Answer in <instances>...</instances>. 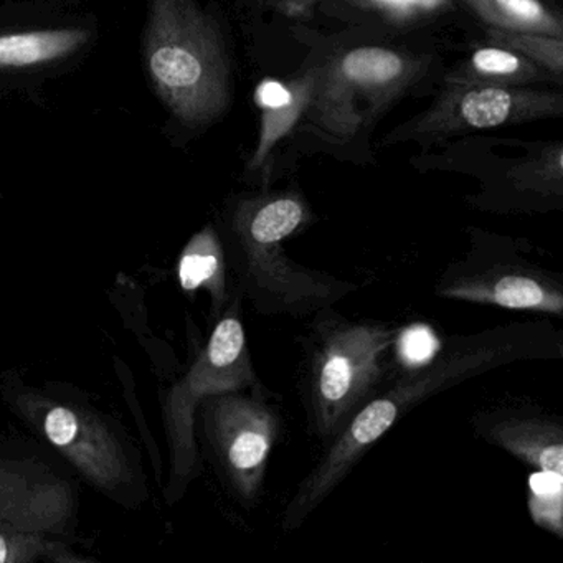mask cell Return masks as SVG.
Segmentation results:
<instances>
[{"label": "cell", "instance_id": "3", "mask_svg": "<svg viewBox=\"0 0 563 563\" xmlns=\"http://www.w3.org/2000/svg\"><path fill=\"white\" fill-rule=\"evenodd\" d=\"M80 479L34 434L0 437V563H93Z\"/></svg>", "mask_w": 563, "mask_h": 563}, {"label": "cell", "instance_id": "16", "mask_svg": "<svg viewBox=\"0 0 563 563\" xmlns=\"http://www.w3.org/2000/svg\"><path fill=\"white\" fill-rule=\"evenodd\" d=\"M549 77H552V74L529 58L490 45L473 52L471 57L450 75L448 84L517 88L520 85L547 80Z\"/></svg>", "mask_w": 563, "mask_h": 563}, {"label": "cell", "instance_id": "13", "mask_svg": "<svg viewBox=\"0 0 563 563\" xmlns=\"http://www.w3.org/2000/svg\"><path fill=\"white\" fill-rule=\"evenodd\" d=\"M476 430L536 471L563 476V424L556 418L522 411H494L474 420Z\"/></svg>", "mask_w": 563, "mask_h": 563}, {"label": "cell", "instance_id": "20", "mask_svg": "<svg viewBox=\"0 0 563 563\" xmlns=\"http://www.w3.org/2000/svg\"><path fill=\"white\" fill-rule=\"evenodd\" d=\"M440 349L433 329L424 324H413L400 329L395 351L401 367L417 368L433 361Z\"/></svg>", "mask_w": 563, "mask_h": 563}, {"label": "cell", "instance_id": "17", "mask_svg": "<svg viewBox=\"0 0 563 563\" xmlns=\"http://www.w3.org/2000/svg\"><path fill=\"white\" fill-rule=\"evenodd\" d=\"M489 29L563 38L562 19L540 0H464Z\"/></svg>", "mask_w": 563, "mask_h": 563}, {"label": "cell", "instance_id": "9", "mask_svg": "<svg viewBox=\"0 0 563 563\" xmlns=\"http://www.w3.org/2000/svg\"><path fill=\"white\" fill-rule=\"evenodd\" d=\"M418 74V64L382 47H361L322 68L311 108L335 136H351Z\"/></svg>", "mask_w": 563, "mask_h": 563}, {"label": "cell", "instance_id": "5", "mask_svg": "<svg viewBox=\"0 0 563 563\" xmlns=\"http://www.w3.org/2000/svg\"><path fill=\"white\" fill-rule=\"evenodd\" d=\"M144 64L157 97L179 123L206 126L229 108V55L219 25L197 0H150Z\"/></svg>", "mask_w": 563, "mask_h": 563}, {"label": "cell", "instance_id": "21", "mask_svg": "<svg viewBox=\"0 0 563 563\" xmlns=\"http://www.w3.org/2000/svg\"><path fill=\"white\" fill-rule=\"evenodd\" d=\"M318 2L319 0H276V8L286 15L298 18V15L308 14Z\"/></svg>", "mask_w": 563, "mask_h": 563}, {"label": "cell", "instance_id": "14", "mask_svg": "<svg viewBox=\"0 0 563 563\" xmlns=\"http://www.w3.org/2000/svg\"><path fill=\"white\" fill-rule=\"evenodd\" d=\"M321 70L322 68H311L286 85L275 80H266L260 85L256 103L262 111V118L258 143L250 159V169H256L265 163L276 144L288 136L301 114L311 107Z\"/></svg>", "mask_w": 563, "mask_h": 563}, {"label": "cell", "instance_id": "6", "mask_svg": "<svg viewBox=\"0 0 563 563\" xmlns=\"http://www.w3.org/2000/svg\"><path fill=\"white\" fill-rule=\"evenodd\" d=\"M306 220L305 202L291 194L245 200L233 212L232 265L260 314L321 311L355 289L351 283L311 272L286 255L283 242L298 232Z\"/></svg>", "mask_w": 563, "mask_h": 563}, {"label": "cell", "instance_id": "15", "mask_svg": "<svg viewBox=\"0 0 563 563\" xmlns=\"http://www.w3.org/2000/svg\"><path fill=\"white\" fill-rule=\"evenodd\" d=\"M227 249L216 227L206 225L184 246L177 262V279L184 292H209L213 318L219 319L230 302L227 283Z\"/></svg>", "mask_w": 563, "mask_h": 563}, {"label": "cell", "instance_id": "7", "mask_svg": "<svg viewBox=\"0 0 563 563\" xmlns=\"http://www.w3.org/2000/svg\"><path fill=\"white\" fill-rule=\"evenodd\" d=\"M240 292H236L217 319L212 334L197 352L186 374L164 391L161 413L169 454V473L163 496L169 506L179 503L190 484L202 474V457L197 441L200 404L212 395L249 390L260 385L240 319Z\"/></svg>", "mask_w": 563, "mask_h": 563}, {"label": "cell", "instance_id": "8", "mask_svg": "<svg viewBox=\"0 0 563 563\" xmlns=\"http://www.w3.org/2000/svg\"><path fill=\"white\" fill-rule=\"evenodd\" d=\"M245 391L206 398L197 418L210 460L246 506L262 496L266 464L278 437V417L255 394Z\"/></svg>", "mask_w": 563, "mask_h": 563}, {"label": "cell", "instance_id": "1", "mask_svg": "<svg viewBox=\"0 0 563 563\" xmlns=\"http://www.w3.org/2000/svg\"><path fill=\"white\" fill-rule=\"evenodd\" d=\"M543 324H510L489 329L466 338L448 339L433 361L417 368H407L388 390H382L365 404L334 438L331 448L309 476L299 484L298 493L286 506L283 526L298 529L306 517L324 503L325 497L345 479L362 456L415 405L451 385L499 365L520 358L539 357L560 344L553 332L542 334Z\"/></svg>", "mask_w": 563, "mask_h": 563}, {"label": "cell", "instance_id": "19", "mask_svg": "<svg viewBox=\"0 0 563 563\" xmlns=\"http://www.w3.org/2000/svg\"><path fill=\"white\" fill-rule=\"evenodd\" d=\"M530 517L536 526L549 530L553 536L563 537V476L562 474L537 471L529 481Z\"/></svg>", "mask_w": 563, "mask_h": 563}, {"label": "cell", "instance_id": "11", "mask_svg": "<svg viewBox=\"0 0 563 563\" xmlns=\"http://www.w3.org/2000/svg\"><path fill=\"white\" fill-rule=\"evenodd\" d=\"M438 295L456 301L499 306L512 311H563V286L559 276L542 272L519 258L487 260L457 266L438 285Z\"/></svg>", "mask_w": 563, "mask_h": 563}, {"label": "cell", "instance_id": "12", "mask_svg": "<svg viewBox=\"0 0 563 563\" xmlns=\"http://www.w3.org/2000/svg\"><path fill=\"white\" fill-rule=\"evenodd\" d=\"M93 25L81 22L24 25L0 18V81H21L64 67L87 52L95 41Z\"/></svg>", "mask_w": 563, "mask_h": 563}, {"label": "cell", "instance_id": "4", "mask_svg": "<svg viewBox=\"0 0 563 563\" xmlns=\"http://www.w3.org/2000/svg\"><path fill=\"white\" fill-rule=\"evenodd\" d=\"M318 312L306 338L301 397L311 433L334 440L395 374L401 328L351 321L329 308Z\"/></svg>", "mask_w": 563, "mask_h": 563}, {"label": "cell", "instance_id": "10", "mask_svg": "<svg viewBox=\"0 0 563 563\" xmlns=\"http://www.w3.org/2000/svg\"><path fill=\"white\" fill-rule=\"evenodd\" d=\"M562 95L522 88L448 84L433 108L405 128L401 136H450L560 117Z\"/></svg>", "mask_w": 563, "mask_h": 563}, {"label": "cell", "instance_id": "2", "mask_svg": "<svg viewBox=\"0 0 563 563\" xmlns=\"http://www.w3.org/2000/svg\"><path fill=\"white\" fill-rule=\"evenodd\" d=\"M0 398L29 433L51 446L80 483L121 509H143L151 484L143 453L120 417L70 382L0 375Z\"/></svg>", "mask_w": 563, "mask_h": 563}, {"label": "cell", "instance_id": "18", "mask_svg": "<svg viewBox=\"0 0 563 563\" xmlns=\"http://www.w3.org/2000/svg\"><path fill=\"white\" fill-rule=\"evenodd\" d=\"M487 38L496 47L506 48L514 54L529 58L549 74L562 77L563 38L550 35L529 34V32H504L487 29Z\"/></svg>", "mask_w": 563, "mask_h": 563}]
</instances>
